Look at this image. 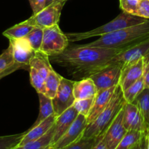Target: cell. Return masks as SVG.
<instances>
[{"mask_svg": "<svg viewBox=\"0 0 149 149\" xmlns=\"http://www.w3.org/2000/svg\"><path fill=\"white\" fill-rule=\"evenodd\" d=\"M122 49L99 47L86 45L68 47L61 53L49 56L50 61L67 68L73 77H90L105 68Z\"/></svg>", "mask_w": 149, "mask_h": 149, "instance_id": "6da1fadb", "label": "cell"}, {"mask_svg": "<svg viewBox=\"0 0 149 149\" xmlns=\"http://www.w3.org/2000/svg\"><path fill=\"white\" fill-rule=\"evenodd\" d=\"M148 37H149V19L140 24L102 35L98 39L86 45L125 50Z\"/></svg>", "mask_w": 149, "mask_h": 149, "instance_id": "7a4b0ae2", "label": "cell"}, {"mask_svg": "<svg viewBox=\"0 0 149 149\" xmlns=\"http://www.w3.org/2000/svg\"><path fill=\"white\" fill-rule=\"evenodd\" d=\"M125 103L126 100L124 97L123 90L121 85L118 84L108 106L93 122L86 127L83 134V137L97 138L103 135L110 124L121 111Z\"/></svg>", "mask_w": 149, "mask_h": 149, "instance_id": "3957f363", "label": "cell"}, {"mask_svg": "<svg viewBox=\"0 0 149 149\" xmlns=\"http://www.w3.org/2000/svg\"><path fill=\"white\" fill-rule=\"evenodd\" d=\"M148 19L143 18V17H139V16L130 15L122 12V13H121L119 15L117 16L110 22L103 25V26L96 28L93 30L81 32V33H70L66 35L68 38L69 42H77V41L89 39L91 37L98 36H101L102 35L107 34V33H110L112 32L120 30V29H124V28L140 24V23L146 21Z\"/></svg>", "mask_w": 149, "mask_h": 149, "instance_id": "277c9868", "label": "cell"}, {"mask_svg": "<svg viewBox=\"0 0 149 149\" xmlns=\"http://www.w3.org/2000/svg\"><path fill=\"white\" fill-rule=\"evenodd\" d=\"M68 47V38L61 31L58 24L44 28L40 51L51 56L61 53Z\"/></svg>", "mask_w": 149, "mask_h": 149, "instance_id": "5b68a950", "label": "cell"}, {"mask_svg": "<svg viewBox=\"0 0 149 149\" xmlns=\"http://www.w3.org/2000/svg\"><path fill=\"white\" fill-rule=\"evenodd\" d=\"M123 66L121 63H110L105 68L91 76L89 78L94 82L97 92L119 84Z\"/></svg>", "mask_w": 149, "mask_h": 149, "instance_id": "8992f818", "label": "cell"}, {"mask_svg": "<svg viewBox=\"0 0 149 149\" xmlns=\"http://www.w3.org/2000/svg\"><path fill=\"white\" fill-rule=\"evenodd\" d=\"M65 2L61 0L56 1L48 7H45L37 14L32 15V16L26 20L32 26L42 29L58 24L61 10Z\"/></svg>", "mask_w": 149, "mask_h": 149, "instance_id": "52a82bcc", "label": "cell"}, {"mask_svg": "<svg viewBox=\"0 0 149 149\" xmlns=\"http://www.w3.org/2000/svg\"><path fill=\"white\" fill-rule=\"evenodd\" d=\"M74 82L72 80L61 77L56 94L52 99L54 113L57 116L71 107L75 100L73 93Z\"/></svg>", "mask_w": 149, "mask_h": 149, "instance_id": "ba28073f", "label": "cell"}, {"mask_svg": "<svg viewBox=\"0 0 149 149\" xmlns=\"http://www.w3.org/2000/svg\"><path fill=\"white\" fill-rule=\"evenodd\" d=\"M123 108L105 130L102 141L108 149H115L127 130L123 124Z\"/></svg>", "mask_w": 149, "mask_h": 149, "instance_id": "9c48e42d", "label": "cell"}, {"mask_svg": "<svg viewBox=\"0 0 149 149\" xmlns=\"http://www.w3.org/2000/svg\"><path fill=\"white\" fill-rule=\"evenodd\" d=\"M88 126L87 118L82 114L77 115L75 120L68 128L64 135L56 141L53 146L55 149H62L83 137L85 129Z\"/></svg>", "mask_w": 149, "mask_h": 149, "instance_id": "30bf717a", "label": "cell"}, {"mask_svg": "<svg viewBox=\"0 0 149 149\" xmlns=\"http://www.w3.org/2000/svg\"><path fill=\"white\" fill-rule=\"evenodd\" d=\"M149 54V37L131 47L115 55L110 63L119 62L124 65L145 58Z\"/></svg>", "mask_w": 149, "mask_h": 149, "instance_id": "8fae6325", "label": "cell"}, {"mask_svg": "<svg viewBox=\"0 0 149 149\" xmlns=\"http://www.w3.org/2000/svg\"><path fill=\"white\" fill-rule=\"evenodd\" d=\"M123 110V124L127 131L137 130L146 132L143 116L136 105L126 102Z\"/></svg>", "mask_w": 149, "mask_h": 149, "instance_id": "7c38bea8", "label": "cell"}, {"mask_svg": "<svg viewBox=\"0 0 149 149\" xmlns=\"http://www.w3.org/2000/svg\"><path fill=\"white\" fill-rule=\"evenodd\" d=\"M145 69L144 58H142L138 61L123 66L119 84L123 91L134 84L140 77H143Z\"/></svg>", "mask_w": 149, "mask_h": 149, "instance_id": "4fadbf2b", "label": "cell"}, {"mask_svg": "<svg viewBox=\"0 0 149 149\" xmlns=\"http://www.w3.org/2000/svg\"><path fill=\"white\" fill-rule=\"evenodd\" d=\"M9 40L13 49L15 62L29 66V63L34 55L35 51L32 49L27 39L23 37L20 39H10Z\"/></svg>", "mask_w": 149, "mask_h": 149, "instance_id": "5bb4252c", "label": "cell"}, {"mask_svg": "<svg viewBox=\"0 0 149 149\" xmlns=\"http://www.w3.org/2000/svg\"><path fill=\"white\" fill-rule=\"evenodd\" d=\"M115 87H112L97 92L90 113L87 116L88 125L93 122L95 119L100 114L101 112L106 108L113 95Z\"/></svg>", "mask_w": 149, "mask_h": 149, "instance_id": "9a60e30c", "label": "cell"}, {"mask_svg": "<svg viewBox=\"0 0 149 149\" xmlns=\"http://www.w3.org/2000/svg\"><path fill=\"white\" fill-rule=\"evenodd\" d=\"M78 112L76 111L74 107L72 106L64 111L61 114L57 116L55 124V133H54L53 139V144L55 143L61 136L64 134V132L68 130L73 123L78 115Z\"/></svg>", "mask_w": 149, "mask_h": 149, "instance_id": "2e32d148", "label": "cell"}, {"mask_svg": "<svg viewBox=\"0 0 149 149\" xmlns=\"http://www.w3.org/2000/svg\"><path fill=\"white\" fill-rule=\"evenodd\" d=\"M56 118L57 116L54 113V114L50 116L49 117L45 119L42 122H41L39 125L31 127L29 130L26 131V134L23 136V138H22L21 141H20L18 146L24 145V144L27 143L28 142L37 139V138H40L42 135H45L53 126L56 120Z\"/></svg>", "mask_w": 149, "mask_h": 149, "instance_id": "e0dca14e", "label": "cell"}, {"mask_svg": "<svg viewBox=\"0 0 149 149\" xmlns=\"http://www.w3.org/2000/svg\"><path fill=\"white\" fill-rule=\"evenodd\" d=\"M73 93L75 100L92 98L96 96L97 90L93 80L88 77L74 81Z\"/></svg>", "mask_w": 149, "mask_h": 149, "instance_id": "ac0fdd59", "label": "cell"}, {"mask_svg": "<svg viewBox=\"0 0 149 149\" xmlns=\"http://www.w3.org/2000/svg\"><path fill=\"white\" fill-rule=\"evenodd\" d=\"M29 69L36 71L45 79L53 69L49 56L40 50L35 52L29 63Z\"/></svg>", "mask_w": 149, "mask_h": 149, "instance_id": "d6986e66", "label": "cell"}, {"mask_svg": "<svg viewBox=\"0 0 149 149\" xmlns=\"http://www.w3.org/2000/svg\"><path fill=\"white\" fill-rule=\"evenodd\" d=\"M137 106L143 116L145 132H149V89L145 88L132 102Z\"/></svg>", "mask_w": 149, "mask_h": 149, "instance_id": "ffe728a7", "label": "cell"}, {"mask_svg": "<svg viewBox=\"0 0 149 149\" xmlns=\"http://www.w3.org/2000/svg\"><path fill=\"white\" fill-rule=\"evenodd\" d=\"M55 133V125L52 127L46 133L40 138L28 142L23 146L15 147L14 149H43L52 145Z\"/></svg>", "mask_w": 149, "mask_h": 149, "instance_id": "44dd1931", "label": "cell"}, {"mask_svg": "<svg viewBox=\"0 0 149 149\" xmlns=\"http://www.w3.org/2000/svg\"><path fill=\"white\" fill-rule=\"evenodd\" d=\"M39 102V112L36 122L34 123L32 127L39 125L41 122L45 120L51 115L54 114L53 106L52 99L48 97L43 93H38Z\"/></svg>", "mask_w": 149, "mask_h": 149, "instance_id": "7402d4cb", "label": "cell"}, {"mask_svg": "<svg viewBox=\"0 0 149 149\" xmlns=\"http://www.w3.org/2000/svg\"><path fill=\"white\" fill-rule=\"evenodd\" d=\"M34 27V26L29 24L26 20H24L4 31L3 35L9 39H20L25 37Z\"/></svg>", "mask_w": 149, "mask_h": 149, "instance_id": "603a6c76", "label": "cell"}, {"mask_svg": "<svg viewBox=\"0 0 149 149\" xmlns=\"http://www.w3.org/2000/svg\"><path fill=\"white\" fill-rule=\"evenodd\" d=\"M61 77H62L56 72L53 69L51 70L45 79L43 94L51 99L53 98L59 87Z\"/></svg>", "mask_w": 149, "mask_h": 149, "instance_id": "cb8c5ba5", "label": "cell"}, {"mask_svg": "<svg viewBox=\"0 0 149 149\" xmlns=\"http://www.w3.org/2000/svg\"><path fill=\"white\" fill-rule=\"evenodd\" d=\"M146 132L137 130H128L115 149H131L141 140Z\"/></svg>", "mask_w": 149, "mask_h": 149, "instance_id": "d4e9b609", "label": "cell"}, {"mask_svg": "<svg viewBox=\"0 0 149 149\" xmlns=\"http://www.w3.org/2000/svg\"><path fill=\"white\" fill-rule=\"evenodd\" d=\"M145 89L144 80L143 77H140L136 82L131 84L127 90L123 91L124 93V97L127 103H132L134 99L142 93Z\"/></svg>", "mask_w": 149, "mask_h": 149, "instance_id": "484cf974", "label": "cell"}, {"mask_svg": "<svg viewBox=\"0 0 149 149\" xmlns=\"http://www.w3.org/2000/svg\"><path fill=\"white\" fill-rule=\"evenodd\" d=\"M28 42L30 44L32 49L37 52L40 50L41 45L42 43V38H43V29L38 26H35L26 36H25Z\"/></svg>", "mask_w": 149, "mask_h": 149, "instance_id": "4316f807", "label": "cell"}, {"mask_svg": "<svg viewBox=\"0 0 149 149\" xmlns=\"http://www.w3.org/2000/svg\"><path fill=\"white\" fill-rule=\"evenodd\" d=\"M103 135H100L97 138H84V137H82L80 139L74 141V143L70 144L62 149H92L99 142V141L103 136Z\"/></svg>", "mask_w": 149, "mask_h": 149, "instance_id": "83f0119b", "label": "cell"}, {"mask_svg": "<svg viewBox=\"0 0 149 149\" xmlns=\"http://www.w3.org/2000/svg\"><path fill=\"white\" fill-rule=\"evenodd\" d=\"M26 132L11 135L0 136V149H13L21 141Z\"/></svg>", "mask_w": 149, "mask_h": 149, "instance_id": "f1b7e54d", "label": "cell"}, {"mask_svg": "<svg viewBox=\"0 0 149 149\" xmlns=\"http://www.w3.org/2000/svg\"><path fill=\"white\" fill-rule=\"evenodd\" d=\"M94 97L88 99H81V100H75L74 103H73V106L76 109V111L78 112L79 114L83 115V116L87 118L89 113H90L92 106H93Z\"/></svg>", "mask_w": 149, "mask_h": 149, "instance_id": "f546056e", "label": "cell"}, {"mask_svg": "<svg viewBox=\"0 0 149 149\" xmlns=\"http://www.w3.org/2000/svg\"><path fill=\"white\" fill-rule=\"evenodd\" d=\"M14 58L13 55V49L12 46L9 45L8 47L3 51L0 55V72L7 69L10 66L15 63Z\"/></svg>", "mask_w": 149, "mask_h": 149, "instance_id": "4dcf8cb0", "label": "cell"}, {"mask_svg": "<svg viewBox=\"0 0 149 149\" xmlns=\"http://www.w3.org/2000/svg\"><path fill=\"white\" fill-rule=\"evenodd\" d=\"M29 74H30V82L32 87L35 89L37 93H43L45 79L32 69H29Z\"/></svg>", "mask_w": 149, "mask_h": 149, "instance_id": "1f68e13d", "label": "cell"}, {"mask_svg": "<svg viewBox=\"0 0 149 149\" xmlns=\"http://www.w3.org/2000/svg\"><path fill=\"white\" fill-rule=\"evenodd\" d=\"M139 2L140 0H120V8L124 13L137 15Z\"/></svg>", "mask_w": 149, "mask_h": 149, "instance_id": "d6a6232c", "label": "cell"}, {"mask_svg": "<svg viewBox=\"0 0 149 149\" xmlns=\"http://www.w3.org/2000/svg\"><path fill=\"white\" fill-rule=\"evenodd\" d=\"M137 15L149 19V0H140Z\"/></svg>", "mask_w": 149, "mask_h": 149, "instance_id": "836d02e7", "label": "cell"}, {"mask_svg": "<svg viewBox=\"0 0 149 149\" xmlns=\"http://www.w3.org/2000/svg\"><path fill=\"white\" fill-rule=\"evenodd\" d=\"M19 69H26L29 71V65H23V64L15 63L13 65H12L11 66L7 68V69L4 70V71H2L1 72H0V80L2 78H4V77H5L6 76L9 75V74H12V73L15 72V71H18V70Z\"/></svg>", "mask_w": 149, "mask_h": 149, "instance_id": "e575fe53", "label": "cell"}, {"mask_svg": "<svg viewBox=\"0 0 149 149\" xmlns=\"http://www.w3.org/2000/svg\"><path fill=\"white\" fill-rule=\"evenodd\" d=\"M32 7L33 15L37 14L45 8V0H28Z\"/></svg>", "mask_w": 149, "mask_h": 149, "instance_id": "d590c367", "label": "cell"}, {"mask_svg": "<svg viewBox=\"0 0 149 149\" xmlns=\"http://www.w3.org/2000/svg\"><path fill=\"white\" fill-rule=\"evenodd\" d=\"M143 80H144L145 88L149 89V63L145 64L144 73H143Z\"/></svg>", "mask_w": 149, "mask_h": 149, "instance_id": "8d00e7d4", "label": "cell"}, {"mask_svg": "<svg viewBox=\"0 0 149 149\" xmlns=\"http://www.w3.org/2000/svg\"><path fill=\"white\" fill-rule=\"evenodd\" d=\"M147 134L145 133L140 142L131 149H147Z\"/></svg>", "mask_w": 149, "mask_h": 149, "instance_id": "74e56055", "label": "cell"}, {"mask_svg": "<svg viewBox=\"0 0 149 149\" xmlns=\"http://www.w3.org/2000/svg\"><path fill=\"white\" fill-rule=\"evenodd\" d=\"M102 137H103V136H102ZM102 137L101 138V139L99 140V142H98L96 144V146H95L93 147V148L92 149H108V148H107V147L105 146V143H103V141H102Z\"/></svg>", "mask_w": 149, "mask_h": 149, "instance_id": "f35d334b", "label": "cell"}, {"mask_svg": "<svg viewBox=\"0 0 149 149\" xmlns=\"http://www.w3.org/2000/svg\"><path fill=\"white\" fill-rule=\"evenodd\" d=\"M57 1H59V0H45V7H48L50 4H53V3L56 2Z\"/></svg>", "mask_w": 149, "mask_h": 149, "instance_id": "ab89813d", "label": "cell"}, {"mask_svg": "<svg viewBox=\"0 0 149 149\" xmlns=\"http://www.w3.org/2000/svg\"><path fill=\"white\" fill-rule=\"evenodd\" d=\"M144 58L145 64L148 63H149V54L147 55V56H145V58Z\"/></svg>", "mask_w": 149, "mask_h": 149, "instance_id": "60d3db41", "label": "cell"}, {"mask_svg": "<svg viewBox=\"0 0 149 149\" xmlns=\"http://www.w3.org/2000/svg\"><path fill=\"white\" fill-rule=\"evenodd\" d=\"M147 149H149V132L147 134Z\"/></svg>", "mask_w": 149, "mask_h": 149, "instance_id": "b9f144b4", "label": "cell"}, {"mask_svg": "<svg viewBox=\"0 0 149 149\" xmlns=\"http://www.w3.org/2000/svg\"><path fill=\"white\" fill-rule=\"evenodd\" d=\"M43 149H55V148H53V145H50V146H48V147H46V148H43Z\"/></svg>", "mask_w": 149, "mask_h": 149, "instance_id": "7bdbcfd3", "label": "cell"}, {"mask_svg": "<svg viewBox=\"0 0 149 149\" xmlns=\"http://www.w3.org/2000/svg\"><path fill=\"white\" fill-rule=\"evenodd\" d=\"M61 1H67V0H61Z\"/></svg>", "mask_w": 149, "mask_h": 149, "instance_id": "ee69618b", "label": "cell"}, {"mask_svg": "<svg viewBox=\"0 0 149 149\" xmlns=\"http://www.w3.org/2000/svg\"><path fill=\"white\" fill-rule=\"evenodd\" d=\"M13 149H14V148H13Z\"/></svg>", "mask_w": 149, "mask_h": 149, "instance_id": "f6af8a7d", "label": "cell"}]
</instances>
